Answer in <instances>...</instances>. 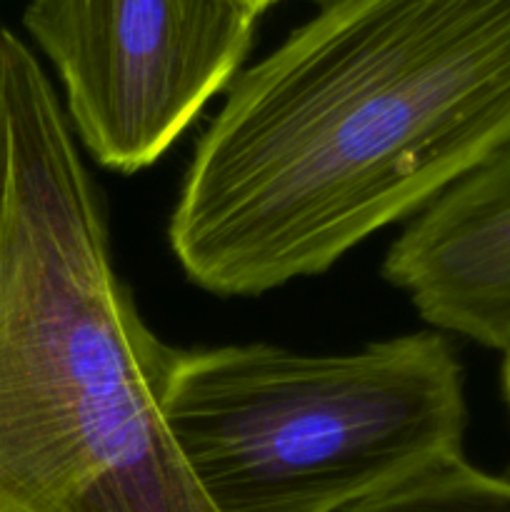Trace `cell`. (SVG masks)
Returning <instances> with one entry per match:
<instances>
[{
	"label": "cell",
	"mask_w": 510,
	"mask_h": 512,
	"mask_svg": "<svg viewBox=\"0 0 510 512\" xmlns=\"http://www.w3.org/2000/svg\"><path fill=\"white\" fill-rule=\"evenodd\" d=\"M510 148V0H323L230 83L168 238L223 298L320 275Z\"/></svg>",
	"instance_id": "cell-1"
},
{
	"label": "cell",
	"mask_w": 510,
	"mask_h": 512,
	"mask_svg": "<svg viewBox=\"0 0 510 512\" xmlns=\"http://www.w3.org/2000/svg\"><path fill=\"white\" fill-rule=\"evenodd\" d=\"M170 355L63 100L0 28V512H215L160 413Z\"/></svg>",
	"instance_id": "cell-2"
},
{
	"label": "cell",
	"mask_w": 510,
	"mask_h": 512,
	"mask_svg": "<svg viewBox=\"0 0 510 512\" xmlns=\"http://www.w3.org/2000/svg\"><path fill=\"white\" fill-rule=\"evenodd\" d=\"M160 413L215 512H343L463 455V368L438 333L303 355L173 350Z\"/></svg>",
	"instance_id": "cell-3"
},
{
	"label": "cell",
	"mask_w": 510,
	"mask_h": 512,
	"mask_svg": "<svg viewBox=\"0 0 510 512\" xmlns=\"http://www.w3.org/2000/svg\"><path fill=\"white\" fill-rule=\"evenodd\" d=\"M258 18L240 0H28L23 28L58 73L85 150L135 173L233 83Z\"/></svg>",
	"instance_id": "cell-4"
},
{
	"label": "cell",
	"mask_w": 510,
	"mask_h": 512,
	"mask_svg": "<svg viewBox=\"0 0 510 512\" xmlns=\"http://www.w3.org/2000/svg\"><path fill=\"white\" fill-rule=\"evenodd\" d=\"M388 283L425 323L510 353V148L435 198L390 245Z\"/></svg>",
	"instance_id": "cell-5"
},
{
	"label": "cell",
	"mask_w": 510,
	"mask_h": 512,
	"mask_svg": "<svg viewBox=\"0 0 510 512\" xmlns=\"http://www.w3.org/2000/svg\"><path fill=\"white\" fill-rule=\"evenodd\" d=\"M343 512H510V480L460 455Z\"/></svg>",
	"instance_id": "cell-6"
},
{
	"label": "cell",
	"mask_w": 510,
	"mask_h": 512,
	"mask_svg": "<svg viewBox=\"0 0 510 512\" xmlns=\"http://www.w3.org/2000/svg\"><path fill=\"white\" fill-rule=\"evenodd\" d=\"M240 3H243V5H248V8L253 10V13L263 15L265 10H268L270 5H275V3H278V0H240Z\"/></svg>",
	"instance_id": "cell-7"
},
{
	"label": "cell",
	"mask_w": 510,
	"mask_h": 512,
	"mask_svg": "<svg viewBox=\"0 0 510 512\" xmlns=\"http://www.w3.org/2000/svg\"><path fill=\"white\" fill-rule=\"evenodd\" d=\"M505 393H508V403H510V353L505 355Z\"/></svg>",
	"instance_id": "cell-8"
}]
</instances>
